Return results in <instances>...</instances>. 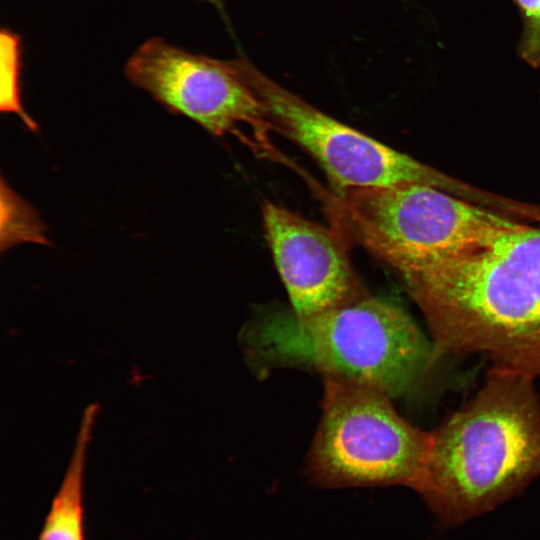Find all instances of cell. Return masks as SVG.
Listing matches in <instances>:
<instances>
[{"instance_id": "obj_5", "label": "cell", "mask_w": 540, "mask_h": 540, "mask_svg": "<svg viewBox=\"0 0 540 540\" xmlns=\"http://www.w3.org/2000/svg\"><path fill=\"white\" fill-rule=\"evenodd\" d=\"M321 419L307 473L325 488L404 485L417 491L431 433L403 418L392 398L353 381L323 377Z\"/></svg>"}, {"instance_id": "obj_8", "label": "cell", "mask_w": 540, "mask_h": 540, "mask_svg": "<svg viewBox=\"0 0 540 540\" xmlns=\"http://www.w3.org/2000/svg\"><path fill=\"white\" fill-rule=\"evenodd\" d=\"M262 220L292 313H319L367 292L352 267L348 243L334 227L269 201L262 207Z\"/></svg>"}, {"instance_id": "obj_9", "label": "cell", "mask_w": 540, "mask_h": 540, "mask_svg": "<svg viewBox=\"0 0 540 540\" xmlns=\"http://www.w3.org/2000/svg\"><path fill=\"white\" fill-rule=\"evenodd\" d=\"M89 405L81 420L75 448L37 540H85L83 475L87 444L97 411Z\"/></svg>"}, {"instance_id": "obj_12", "label": "cell", "mask_w": 540, "mask_h": 540, "mask_svg": "<svg viewBox=\"0 0 540 540\" xmlns=\"http://www.w3.org/2000/svg\"><path fill=\"white\" fill-rule=\"evenodd\" d=\"M209 1H213V2H216L217 0H209Z\"/></svg>"}, {"instance_id": "obj_1", "label": "cell", "mask_w": 540, "mask_h": 540, "mask_svg": "<svg viewBox=\"0 0 540 540\" xmlns=\"http://www.w3.org/2000/svg\"><path fill=\"white\" fill-rule=\"evenodd\" d=\"M405 284L439 360L478 353L540 375V227L524 223Z\"/></svg>"}, {"instance_id": "obj_10", "label": "cell", "mask_w": 540, "mask_h": 540, "mask_svg": "<svg viewBox=\"0 0 540 540\" xmlns=\"http://www.w3.org/2000/svg\"><path fill=\"white\" fill-rule=\"evenodd\" d=\"M1 94L0 107L3 113L17 114L31 130L36 123L24 111L20 100L19 75L21 67L20 38L14 32L1 31Z\"/></svg>"}, {"instance_id": "obj_6", "label": "cell", "mask_w": 540, "mask_h": 540, "mask_svg": "<svg viewBox=\"0 0 540 540\" xmlns=\"http://www.w3.org/2000/svg\"><path fill=\"white\" fill-rule=\"evenodd\" d=\"M243 75L276 130L320 165L335 190L434 186L472 202L486 192L460 182L318 110L240 60Z\"/></svg>"}, {"instance_id": "obj_4", "label": "cell", "mask_w": 540, "mask_h": 540, "mask_svg": "<svg viewBox=\"0 0 540 540\" xmlns=\"http://www.w3.org/2000/svg\"><path fill=\"white\" fill-rule=\"evenodd\" d=\"M328 216L349 244L363 247L405 283L475 253L524 223L440 188L406 183L335 190Z\"/></svg>"}, {"instance_id": "obj_11", "label": "cell", "mask_w": 540, "mask_h": 540, "mask_svg": "<svg viewBox=\"0 0 540 540\" xmlns=\"http://www.w3.org/2000/svg\"><path fill=\"white\" fill-rule=\"evenodd\" d=\"M522 20L519 56L530 66H540V0H513Z\"/></svg>"}, {"instance_id": "obj_7", "label": "cell", "mask_w": 540, "mask_h": 540, "mask_svg": "<svg viewBox=\"0 0 540 540\" xmlns=\"http://www.w3.org/2000/svg\"><path fill=\"white\" fill-rule=\"evenodd\" d=\"M124 72L169 112L216 136L235 135L258 155H276L269 139L272 125L240 60H218L152 38L128 59Z\"/></svg>"}, {"instance_id": "obj_3", "label": "cell", "mask_w": 540, "mask_h": 540, "mask_svg": "<svg viewBox=\"0 0 540 540\" xmlns=\"http://www.w3.org/2000/svg\"><path fill=\"white\" fill-rule=\"evenodd\" d=\"M248 343L267 363L311 368L392 399L414 392L439 360L401 306L368 292L311 315L269 316L250 329Z\"/></svg>"}, {"instance_id": "obj_2", "label": "cell", "mask_w": 540, "mask_h": 540, "mask_svg": "<svg viewBox=\"0 0 540 540\" xmlns=\"http://www.w3.org/2000/svg\"><path fill=\"white\" fill-rule=\"evenodd\" d=\"M535 376L494 365L476 396L431 431L421 493L458 524L490 510L540 475Z\"/></svg>"}]
</instances>
